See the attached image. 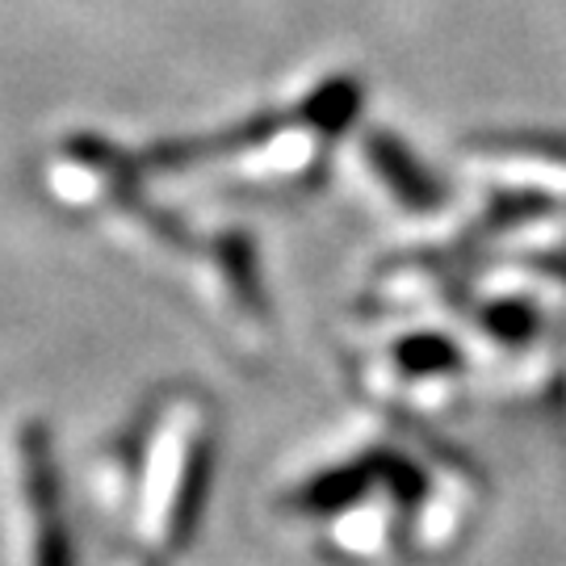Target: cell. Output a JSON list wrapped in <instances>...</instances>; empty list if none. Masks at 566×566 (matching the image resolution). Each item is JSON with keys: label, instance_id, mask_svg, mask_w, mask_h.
Wrapping results in <instances>:
<instances>
[]
</instances>
